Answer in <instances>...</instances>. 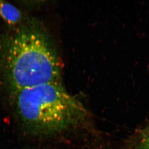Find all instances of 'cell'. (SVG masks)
<instances>
[{
  "label": "cell",
  "mask_w": 149,
  "mask_h": 149,
  "mask_svg": "<svg viewBox=\"0 0 149 149\" xmlns=\"http://www.w3.org/2000/svg\"><path fill=\"white\" fill-rule=\"evenodd\" d=\"M1 62L11 92L61 82V58L48 37L36 27H22L8 35Z\"/></svg>",
  "instance_id": "6da1fadb"
},
{
  "label": "cell",
  "mask_w": 149,
  "mask_h": 149,
  "mask_svg": "<svg viewBox=\"0 0 149 149\" xmlns=\"http://www.w3.org/2000/svg\"><path fill=\"white\" fill-rule=\"evenodd\" d=\"M15 114L26 132L37 136L53 135L78 125L88 113L68 93L61 82L11 92Z\"/></svg>",
  "instance_id": "7a4b0ae2"
},
{
  "label": "cell",
  "mask_w": 149,
  "mask_h": 149,
  "mask_svg": "<svg viewBox=\"0 0 149 149\" xmlns=\"http://www.w3.org/2000/svg\"><path fill=\"white\" fill-rule=\"evenodd\" d=\"M0 17L10 25H15L21 20L22 14L13 4L0 0Z\"/></svg>",
  "instance_id": "3957f363"
},
{
  "label": "cell",
  "mask_w": 149,
  "mask_h": 149,
  "mask_svg": "<svg viewBox=\"0 0 149 149\" xmlns=\"http://www.w3.org/2000/svg\"><path fill=\"white\" fill-rule=\"evenodd\" d=\"M134 149H149V125L139 135Z\"/></svg>",
  "instance_id": "277c9868"
}]
</instances>
